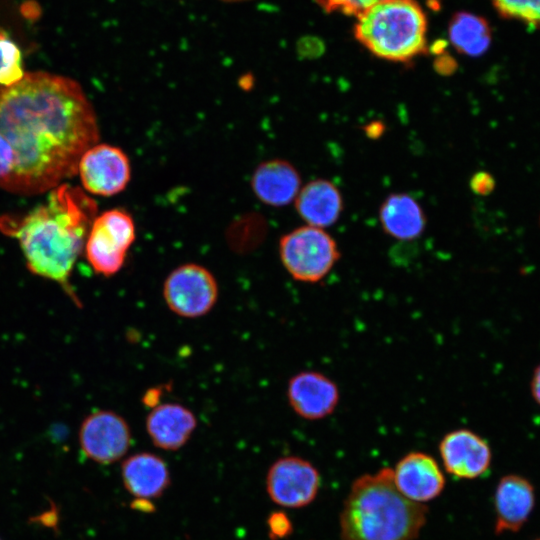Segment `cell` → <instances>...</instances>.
Wrapping results in <instances>:
<instances>
[{"label":"cell","mask_w":540,"mask_h":540,"mask_svg":"<svg viewBox=\"0 0 540 540\" xmlns=\"http://www.w3.org/2000/svg\"><path fill=\"white\" fill-rule=\"evenodd\" d=\"M100 138L92 103L66 76L26 72L0 88V188L33 196L78 173Z\"/></svg>","instance_id":"cell-1"},{"label":"cell","mask_w":540,"mask_h":540,"mask_svg":"<svg viewBox=\"0 0 540 540\" xmlns=\"http://www.w3.org/2000/svg\"><path fill=\"white\" fill-rule=\"evenodd\" d=\"M96 216L93 198L62 183L24 216H1L0 231L18 239L32 273L59 283L71 294L69 277Z\"/></svg>","instance_id":"cell-2"},{"label":"cell","mask_w":540,"mask_h":540,"mask_svg":"<svg viewBox=\"0 0 540 540\" xmlns=\"http://www.w3.org/2000/svg\"><path fill=\"white\" fill-rule=\"evenodd\" d=\"M428 509L404 497L384 467L358 477L340 513L342 540H414L426 523Z\"/></svg>","instance_id":"cell-3"},{"label":"cell","mask_w":540,"mask_h":540,"mask_svg":"<svg viewBox=\"0 0 540 540\" xmlns=\"http://www.w3.org/2000/svg\"><path fill=\"white\" fill-rule=\"evenodd\" d=\"M426 30L415 0H384L357 16L354 34L378 58L409 62L427 51Z\"/></svg>","instance_id":"cell-4"},{"label":"cell","mask_w":540,"mask_h":540,"mask_svg":"<svg viewBox=\"0 0 540 540\" xmlns=\"http://www.w3.org/2000/svg\"><path fill=\"white\" fill-rule=\"evenodd\" d=\"M279 255L282 265L294 280L318 283L334 268L340 259V250L325 230L306 225L281 237Z\"/></svg>","instance_id":"cell-5"},{"label":"cell","mask_w":540,"mask_h":540,"mask_svg":"<svg viewBox=\"0 0 540 540\" xmlns=\"http://www.w3.org/2000/svg\"><path fill=\"white\" fill-rule=\"evenodd\" d=\"M136 238L133 217L121 208L95 217L85 242L86 258L95 272L112 276L124 265Z\"/></svg>","instance_id":"cell-6"},{"label":"cell","mask_w":540,"mask_h":540,"mask_svg":"<svg viewBox=\"0 0 540 540\" xmlns=\"http://www.w3.org/2000/svg\"><path fill=\"white\" fill-rule=\"evenodd\" d=\"M162 293L173 313L184 318H198L213 309L219 289L210 270L197 263H185L167 275Z\"/></svg>","instance_id":"cell-7"},{"label":"cell","mask_w":540,"mask_h":540,"mask_svg":"<svg viewBox=\"0 0 540 540\" xmlns=\"http://www.w3.org/2000/svg\"><path fill=\"white\" fill-rule=\"evenodd\" d=\"M321 484L320 474L309 461L298 456L277 459L269 468L266 490L279 506L301 508L316 498Z\"/></svg>","instance_id":"cell-8"},{"label":"cell","mask_w":540,"mask_h":540,"mask_svg":"<svg viewBox=\"0 0 540 540\" xmlns=\"http://www.w3.org/2000/svg\"><path fill=\"white\" fill-rule=\"evenodd\" d=\"M131 429L119 414L98 410L89 414L81 424L79 442L84 454L100 464L120 460L130 448Z\"/></svg>","instance_id":"cell-9"},{"label":"cell","mask_w":540,"mask_h":540,"mask_svg":"<svg viewBox=\"0 0 540 540\" xmlns=\"http://www.w3.org/2000/svg\"><path fill=\"white\" fill-rule=\"evenodd\" d=\"M78 173L85 191L98 196H113L128 185L131 165L121 148L97 143L82 155Z\"/></svg>","instance_id":"cell-10"},{"label":"cell","mask_w":540,"mask_h":540,"mask_svg":"<svg viewBox=\"0 0 540 540\" xmlns=\"http://www.w3.org/2000/svg\"><path fill=\"white\" fill-rule=\"evenodd\" d=\"M287 399L299 417L316 421L334 413L340 400V391L338 385L325 374L307 370L289 379Z\"/></svg>","instance_id":"cell-11"},{"label":"cell","mask_w":540,"mask_h":540,"mask_svg":"<svg viewBox=\"0 0 540 540\" xmlns=\"http://www.w3.org/2000/svg\"><path fill=\"white\" fill-rule=\"evenodd\" d=\"M445 470L462 479L483 475L491 464V449L477 433L461 428L446 433L439 443Z\"/></svg>","instance_id":"cell-12"},{"label":"cell","mask_w":540,"mask_h":540,"mask_svg":"<svg viewBox=\"0 0 540 540\" xmlns=\"http://www.w3.org/2000/svg\"><path fill=\"white\" fill-rule=\"evenodd\" d=\"M398 491L410 501L423 504L438 497L445 477L436 460L423 452H410L392 469Z\"/></svg>","instance_id":"cell-13"},{"label":"cell","mask_w":540,"mask_h":540,"mask_svg":"<svg viewBox=\"0 0 540 540\" xmlns=\"http://www.w3.org/2000/svg\"><path fill=\"white\" fill-rule=\"evenodd\" d=\"M535 504L532 484L519 475L500 479L495 491V533L517 532L527 522Z\"/></svg>","instance_id":"cell-14"},{"label":"cell","mask_w":540,"mask_h":540,"mask_svg":"<svg viewBox=\"0 0 540 540\" xmlns=\"http://www.w3.org/2000/svg\"><path fill=\"white\" fill-rule=\"evenodd\" d=\"M152 443L163 450L183 447L197 427L194 413L179 403H161L151 409L145 421Z\"/></svg>","instance_id":"cell-15"},{"label":"cell","mask_w":540,"mask_h":540,"mask_svg":"<svg viewBox=\"0 0 540 540\" xmlns=\"http://www.w3.org/2000/svg\"><path fill=\"white\" fill-rule=\"evenodd\" d=\"M301 187L297 169L283 159H271L257 166L251 178L255 196L264 204L281 207L296 199Z\"/></svg>","instance_id":"cell-16"},{"label":"cell","mask_w":540,"mask_h":540,"mask_svg":"<svg viewBox=\"0 0 540 540\" xmlns=\"http://www.w3.org/2000/svg\"><path fill=\"white\" fill-rule=\"evenodd\" d=\"M126 490L138 499L160 497L170 485V473L165 461L156 454L140 452L126 458L121 467Z\"/></svg>","instance_id":"cell-17"},{"label":"cell","mask_w":540,"mask_h":540,"mask_svg":"<svg viewBox=\"0 0 540 540\" xmlns=\"http://www.w3.org/2000/svg\"><path fill=\"white\" fill-rule=\"evenodd\" d=\"M295 208L307 225L325 228L334 224L343 211V199L334 183L316 179L300 189Z\"/></svg>","instance_id":"cell-18"},{"label":"cell","mask_w":540,"mask_h":540,"mask_svg":"<svg viewBox=\"0 0 540 540\" xmlns=\"http://www.w3.org/2000/svg\"><path fill=\"white\" fill-rule=\"evenodd\" d=\"M379 218L385 233L398 240L416 239L426 226L421 205L405 193L389 195L379 209Z\"/></svg>","instance_id":"cell-19"},{"label":"cell","mask_w":540,"mask_h":540,"mask_svg":"<svg viewBox=\"0 0 540 540\" xmlns=\"http://www.w3.org/2000/svg\"><path fill=\"white\" fill-rule=\"evenodd\" d=\"M448 33L456 50L468 56L484 54L491 43V32L486 20L467 12H459L452 17Z\"/></svg>","instance_id":"cell-20"},{"label":"cell","mask_w":540,"mask_h":540,"mask_svg":"<svg viewBox=\"0 0 540 540\" xmlns=\"http://www.w3.org/2000/svg\"><path fill=\"white\" fill-rule=\"evenodd\" d=\"M25 73L18 45L0 29V88L18 83Z\"/></svg>","instance_id":"cell-21"},{"label":"cell","mask_w":540,"mask_h":540,"mask_svg":"<svg viewBox=\"0 0 540 540\" xmlns=\"http://www.w3.org/2000/svg\"><path fill=\"white\" fill-rule=\"evenodd\" d=\"M499 12L528 22L540 23V0H492Z\"/></svg>","instance_id":"cell-22"},{"label":"cell","mask_w":540,"mask_h":540,"mask_svg":"<svg viewBox=\"0 0 540 540\" xmlns=\"http://www.w3.org/2000/svg\"><path fill=\"white\" fill-rule=\"evenodd\" d=\"M384 0H315L326 12H340L359 16L373 5Z\"/></svg>","instance_id":"cell-23"},{"label":"cell","mask_w":540,"mask_h":540,"mask_svg":"<svg viewBox=\"0 0 540 540\" xmlns=\"http://www.w3.org/2000/svg\"><path fill=\"white\" fill-rule=\"evenodd\" d=\"M269 537L272 540L286 538L293 531V526L288 516L282 511L271 513L267 519Z\"/></svg>","instance_id":"cell-24"},{"label":"cell","mask_w":540,"mask_h":540,"mask_svg":"<svg viewBox=\"0 0 540 540\" xmlns=\"http://www.w3.org/2000/svg\"><path fill=\"white\" fill-rule=\"evenodd\" d=\"M470 188L477 195H488L495 188V180L488 172H477L470 180Z\"/></svg>","instance_id":"cell-25"},{"label":"cell","mask_w":540,"mask_h":540,"mask_svg":"<svg viewBox=\"0 0 540 540\" xmlns=\"http://www.w3.org/2000/svg\"><path fill=\"white\" fill-rule=\"evenodd\" d=\"M434 68L440 75H451L457 68L456 61L447 54H440L434 62Z\"/></svg>","instance_id":"cell-26"},{"label":"cell","mask_w":540,"mask_h":540,"mask_svg":"<svg viewBox=\"0 0 540 540\" xmlns=\"http://www.w3.org/2000/svg\"><path fill=\"white\" fill-rule=\"evenodd\" d=\"M530 388L533 399L540 407V364L535 368L533 372Z\"/></svg>","instance_id":"cell-27"},{"label":"cell","mask_w":540,"mask_h":540,"mask_svg":"<svg viewBox=\"0 0 540 540\" xmlns=\"http://www.w3.org/2000/svg\"><path fill=\"white\" fill-rule=\"evenodd\" d=\"M385 130V126L381 121H372L364 127L365 134L371 139L379 138Z\"/></svg>","instance_id":"cell-28"},{"label":"cell","mask_w":540,"mask_h":540,"mask_svg":"<svg viewBox=\"0 0 540 540\" xmlns=\"http://www.w3.org/2000/svg\"><path fill=\"white\" fill-rule=\"evenodd\" d=\"M160 395H161V389H157V388L150 389L145 393L143 402L147 406H150L153 408L156 405L160 404L158 403Z\"/></svg>","instance_id":"cell-29"},{"label":"cell","mask_w":540,"mask_h":540,"mask_svg":"<svg viewBox=\"0 0 540 540\" xmlns=\"http://www.w3.org/2000/svg\"><path fill=\"white\" fill-rule=\"evenodd\" d=\"M225 2H239V1H246V0H221Z\"/></svg>","instance_id":"cell-30"},{"label":"cell","mask_w":540,"mask_h":540,"mask_svg":"<svg viewBox=\"0 0 540 540\" xmlns=\"http://www.w3.org/2000/svg\"><path fill=\"white\" fill-rule=\"evenodd\" d=\"M537 540H540V539H537Z\"/></svg>","instance_id":"cell-31"},{"label":"cell","mask_w":540,"mask_h":540,"mask_svg":"<svg viewBox=\"0 0 540 540\" xmlns=\"http://www.w3.org/2000/svg\"><path fill=\"white\" fill-rule=\"evenodd\" d=\"M539 220H540V218H539Z\"/></svg>","instance_id":"cell-32"},{"label":"cell","mask_w":540,"mask_h":540,"mask_svg":"<svg viewBox=\"0 0 540 540\" xmlns=\"http://www.w3.org/2000/svg\"><path fill=\"white\" fill-rule=\"evenodd\" d=\"M1 540V539H0Z\"/></svg>","instance_id":"cell-33"}]
</instances>
